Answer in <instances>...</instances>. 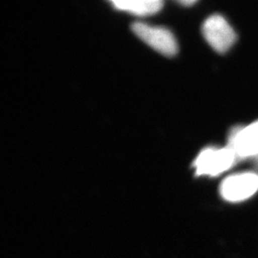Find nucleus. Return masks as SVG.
<instances>
[{"mask_svg": "<svg viewBox=\"0 0 258 258\" xmlns=\"http://www.w3.org/2000/svg\"><path fill=\"white\" fill-rule=\"evenodd\" d=\"M195 2L196 1H194V0H184V1H180L179 3L182 4V5H184V6H190V5H194Z\"/></svg>", "mask_w": 258, "mask_h": 258, "instance_id": "nucleus-7", "label": "nucleus"}, {"mask_svg": "<svg viewBox=\"0 0 258 258\" xmlns=\"http://www.w3.org/2000/svg\"><path fill=\"white\" fill-rule=\"evenodd\" d=\"M111 3L117 10L123 11L136 16L154 15L163 7V1H160V0H137V1L116 0V1H112Z\"/></svg>", "mask_w": 258, "mask_h": 258, "instance_id": "nucleus-6", "label": "nucleus"}, {"mask_svg": "<svg viewBox=\"0 0 258 258\" xmlns=\"http://www.w3.org/2000/svg\"><path fill=\"white\" fill-rule=\"evenodd\" d=\"M238 160L253 159L258 165V120L247 126L231 129L228 146Z\"/></svg>", "mask_w": 258, "mask_h": 258, "instance_id": "nucleus-5", "label": "nucleus"}, {"mask_svg": "<svg viewBox=\"0 0 258 258\" xmlns=\"http://www.w3.org/2000/svg\"><path fill=\"white\" fill-rule=\"evenodd\" d=\"M237 160V157L229 147L208 148L199 153L192 166L197 176H217L234 166Z\"/></svg>", "mask_w": 258, "mask_h": 258, "instance_id": "nucleus-1", "label": "nucleus"}, {"mask_svg": "<svg viewBox=\"0 0 258 258\" xmlns=\"http://www.w3.org/2000/svg\"><path fill=\"white\" fill-rule=\"evenodd\" d=\"M202 33L208 43L218 53L227 52L236 40L234 30L220 15H212L206 19Z\"/></svg>", "mask_w": 258, "mask_h": 258, "instance_id": "nucleus-3", "label": "nucleus"}, {"mask_svg": "<svg viewBox=\"0 0 258 258\" xmlns=\"http://www.w3.org/2000/svg\"><path fill=\"white\" fill-rule=\"evenodd\" d=\"M132 31L145 43L162 55L172 56L177 54L178 46L175 37L166 28L149 26L141 22L132 25Z\"/></svg>", "mask_w": 258, "mask_h": 258, "instance_id": "nucleus-4", "label": "nucleus"}, {"mask_svg": "<svg viewBox=\"0 0 258 258\" xmlns=\"http://www.w3.org/2000/svg\"><path fill=\"white\" fill-rule=\"evenodd\" d=\"M258 191V173L241 172L229 176L220 184L222 198L231 203H239Z\"/></svg>", "mask_w": 258, "mask_h": 258, "instance_id": "nucleus-2", "label": "nucleus"}]
</instances>
